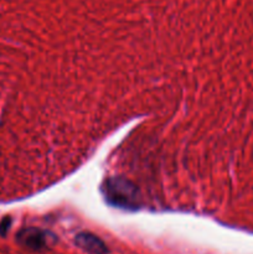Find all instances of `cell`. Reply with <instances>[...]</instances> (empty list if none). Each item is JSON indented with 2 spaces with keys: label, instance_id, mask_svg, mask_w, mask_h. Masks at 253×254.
I'll return each instance as SVG.
<instances>
[{
  "label": "cell",
  "instance_id": "1",
  "mask_svg": "<svg viewBox=\"0 0 253 254\" xmlns=\"http://www.w3.org/2000/svg\"><path fill=\"white\" fill-rule=\"evenodd\" d=\"M106 200L111 205L128 210H135L141 203L140 191L131 181L123 178H112L103 186Z\"/></svg>",
  "mask_w": 253,
  "mask_h": 254
},
{
  "label": "cell",
  "instance_id": "2",
  "mask_svg": "<svg viewBox=\"0 0 253 254\" xmlns=\"http://www.w3.org/2000/svg\"><path fill=\"white\" fill-rule=\"evenodd\" d=\"M51 240H54V236L40 228H25L17 236V241L24 247L32 251L45 250Z\"/></svg>",
  "mask_w": 253,
  "mask_h": 254
},
{
  "label": "cell",
  "instance_id": "3",
  "mask_svg": "<svg viewBox=\"0 0 253 254\" xmlns=\"http://www.w3.org/2000/svg\"><path fill=\"white\" fill-rule=\"evenodd\" d=\"M76 242L77 247L83 250L84 252L89 254H107L108 253V248L104 245L103 241L97 236L92 235V233L82 232L76 236Z\"/></svg>",
  "mask_w": 253,
  "mask_h": 254
}]
</instances>
